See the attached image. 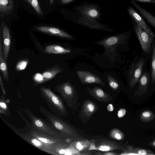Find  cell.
<instances>
[{"mask_svg": "<svg viewBox=\"0 0 155 155\" xmlns=\"http://www.w3.org/2000/svg\"><path fill=\"white\" fill-rule=\"evenodd\" d=\"M148 59L143 53L137 55L133 59L127 73L128 84L130 89H133L137 85L142 74L147 68Z\"/></svg>", "mask_w": 155, "mask_h": 155, "instance_id": "obj_1", "label": "cell"}, {"mask_svg": "<svg viewBox=\"0 0 155 155\" xmlns=\"http://www.w3.org/2000/svg\"><path fill=\"white\" fill-rule=\"evenodd\" d=\"M134 27L135 33L143 53L150 59L152 53V44L155 39L143 30L136 23L134 24Z\"/></svg>", "mask_w": 155, "mask_h": 155, "instance_id": "obj_2", "label": "cell"}, {"mask_svg": "<svg viewBox=\"0 0 155 155\" xmlns=\"http://www.w3.org/2000/svg\"><path fill=\"white\" fill-rule=\"evenodd\" d=\"M151 75L150 70L147 68L144 71L138 81V87L134 95L140 96L145 94L150 85Z\"/></svg>", "mask_w": 155, "mask_h": 155, "instance_id": "obj_3", "label": "cell"}, {"mask_svg": "<svg viewBox=\"0 0 155 155\" xmlns=\"http://www.w3.org/2000/svg\"><path fill=\"white\" fill-rule=\"evenodd\" d=\"M76 73L82 83H96L103 86H106V84L99 77L89 71L79 70Z\"/></svg>", "mask_w": 155, "mask_h": 155, "instance_id": "obj_4", "label": "cell"}, {"mask_svg": "<svg viewBox=\"0 0 155 155\" xmlns=\"http://www.w3.org/2000/svg\"><path fill=\"white\" fill-rule=\"evenodd\" d=\"M127 10L129 15L135 22L151 36L155 39V34L137 12L130 6L128 7Z\"/></svg>", "mask_w": 155, "mask_h": 155, "instance_id": "obj_5", "label": "cell"}, {"mask_svg": "<svg viewBox=\"0 0 155 155\" xmlns=\"http://www.w3.org/2000/svg\"><path fill=\"white\" fill-rule=\"evenodd\" d=\"M130 33V31L127 34H123L118 36H112L101 41L97 43L99 45H103L105 47L111 46L117 43L125 44L129 40Z\"/></svg>", "mask_w": 155, "mask_h": 155, "instance_id": "obj_6", "label": "cell"}, {"mask_svg": "<svg viewBox=\"0 0 155 155\" xmlns=\"http://www.w3.org/2000/svg\"><path fill=\"white\" fill-rule=\"evenodd\" d=\"M95 144V150L108 152L116 150L122 149L124 148L120 144L112 141L103 139Z\"/></svg>", "mask_w": 155, "mask_h": 155, "instance_id": "obj_7", "label": "cell"}, {"mask_svg": "<svg viewBox=\"0 0 155 155\" xmlns=\"http://www.w3.org/2000/svg\"><path fill=\"white\" fill-rule=\"evenodd\" d=\"M36 28L40 32L49 35L68 39H72L73 38L71 35L56 28L41 26L37 27Z\"/></svg>", "mask_w": 155, "mask_h": 155, "instance_id": "obj_8", "label": "cell"}, {"mask_svg": "<svg viewBox=\"0 0 155 155\" xmlns=\"http://www.w3.org/2000/svg\"><path fill=\"white\" fill-rule=\"evenodd\" d=\"M87 91L93 97L100 101L108 103L112 99V97L99 87H95L93 88H88Z\"/></svg>", "mask_w": 155, "mask_h": 155, "instance_id": "obj_9", "label": "cell"}, {"mask_svg": "<svg viewBox=\"0 0 155 155\" xmlns=\"http://www.w3.org/2000/svg\"><path fill=\"white\" fill-rule=\"evenodd\" d=\"M59 91L62 95L69 101L71 107V102L74 96V91L72 85L68 82L62 83L58 86Z\"/></svg>", "mask_w": 155, "mask_h": 155, "instance_id": "obj_10", "label": "cell"}, {"mask_svg": "<svg viewBox=\"0 0 155 155\" xmlns=\"http://www.w3.org/2000/svg\"><path fill=\"white\" fill-rule=\"evenodd\" d=\"M3 40V52L4 58L6 61L9 53L11 43V38L9 30L6 26H4L2 30Z\"/></svg>", "mask_w": 155, "mask_h": 155, "instance_id": "obj_11", "label": "cell"}, {"mask_svg": "<svg viewBox=\"0 0 155 155\" xmlns=\"http://www.w3.org/2000/svg\"><path fill=\"white\" fill-rule=\"evenodd\" d=\"M130 1L143 17L155 29V17L146 9L140 6L134 0Z\"/></svg>", "mask_w": 155, "mask_h": 155, "instance_id": "obj_12", "label": "cell"}, {"mask_svg": "<svg viewBox=\"0 0 155 155\" xmlns=\"http://www.w3.org/2000/svg\"><path fill=\"white\" fill-rule=\"evenodd\" d=\"M97 109V107L93 102L87 100L83 104L81 115L83 117L88 118L93 114Z\"/></svg>", "mask_w": 155, "mask_h": 155, "instance_id": "obj_13", "label": "cell"}, {"mask_svg": "<svg viewBox=\"0 0 155 155\" xmlns=\"http://www.w3.org/2000/svg\"><path fill=\"white\" fill-rule=\"evenodd\" d=\"M152 53L150 58V64L151 79L150 86L152 88H155V40L152 44Z\"/></svg>", "mask_w": 155, "mask_h": 155, "instance_id": "obj_14", "label": "cell"}, {"mask_svg": "<svg viewBox=\"0 0 155 155\" xmlns=\"http://www.w3.org/2000/svg\"><path fill=\"white\" fill-rule=\"evenodd\" d=\"M42 91L63 112H64L65 110L62 103L59 98L54 94L48 88L44 87L42 88Z\"/></svg>", "mask_w": 155, "mask_h": 155, "instance_id": "obj_15", "label": "cell"}, {"mask_svg": "<svg viewBox=\"0 0 155 155\" xmlns=\"http://www.w3.org/2000/svg\"><path fill=\"white\" fill-rule=\"evenodd\" d=\"M46 53L49 54H64L70 53L71 51L57 45H50L46 46L45 48Z\"/></svg>", "mask_w": 155, "mask_h": 155, "instance_id": "obj_16", "label": "cell"}, {"mask_svg": "<svg viewBox=\"0 0 155 155\" xmlns=\"http://www.w3.org/2000/svg\"><path fill=\"white\" fill-rule=\"evenodd\" d=\"M62 71V68L57 66L49 68L42 74L43 81H46L52 79L57 74Z\"/></svg>", "mask_w": 155, "mask_h": 155, "instance_id": "obj_17", "label": "cell"}, {"mask_svg": "<svg viewBox=\"0 0 155 155\" xmlns=\"http://www.w3.org/2000/svg\"><path fill=\"white\" fill-rule=\"evenodd\" d=\"M14 4L13 0H0V12L8 13L13 10Z\"/></svg>", "mask_w": 155, "mask_h": 155, "instance_id": "obj_18", "label": "cell"}, {"mask_svg": "<svg viewBox=\"0 0 155 155\" xmlns=\"http://www.w3.org/2000/svg\"><path fill=\"white\" fill-rule=\"evenodd\" d=\"M91 143L87 140H75L72 143V146L77 150L81 151L89 149Z\"/></svg>", "mask_w": 155, "mask_h": 155, "instance_id": "obj_19", "label": "cell"}, {"mask_svg": "<svg viewBox=\"0 0 155 155\" xmlns=\"http://www.w3.org/2000/svg\"><path fill=\"white\" fill-rule=\"evenodd\" d=\"M2 50H0V70L4 79L8 81L9 80L8 68L4 58Z\"/></svg>", "mask_w": 155, "mask_h": 155, "instance_id": "obj_20", "label": "cell"}, {"mask_svg": "<svg viewBox=\"0 0 155 155\" xmlns=\"http://www.w3.org/2000/svg\"><path fill=\"white\" fill-rule=\"evenodd\" d=\"M155 118V115L151 111L146 110L142 112L140 114V120L144 122H149L153 120Z\"/></svg>", "mask_w": 155, "mask_h": 155, "instance_id": "obj_21", "label": "cell"}, {"mask_svg": "<svg viewBox=\"0 0 155 155\" xmlns=\"http://www.w3.org/2000/svg\"><path fill=\"white\" fill-rule=\"evenodd\" d=\"M128 150L137 155H155V153L150 150L128 146L127 148Z\"/></svg>", "mask_w": 155, "mask_h": 155, "instance_id": "obj_22", "label": "cell"}, {"mask_svg": "<svg viewBox=\"0 0 155 155\" xmlns=\"http://www.w3.org/2000/svg\"><path fill=\"white\" fill-rule=\"evenodd\" d=\"M110 136L112 138L118 140H122L124 138V134L117 128L113 129L110 134Z\"/></svg>", "mask_w": 155, "mask_h": 155, "instance_id": "obj_23", "label": "cell"}, {"mask_svg": "<svg viewBox=\"0 0 155 155\" xmlns=\"http://www.w3.org/2000/svg\"><path fill=\"white\" fill-rule=\"evenodd\" d=\"M107 77L109 84L111 88L114 91L117 90L119 87V85L117 80L110 74L107 75Z\"/></svg>", "mask_w": 155, "mask_h": 155, "instance_id": "obj_24", "label": "cell"}, {"mask_svg": "<svg viewBox=\"0 0 155 155\" xmlns=\"http://www.w3.org/2000/svg\"><path fill=\"white\" fill-rule=\"evenodd\" d=\"M34 8L36 12L39 15H42L43 12L40 8L38 0H25Z\"/></svg>", "mask_w": 155, "mask_h": 155, "instance_id": "obj_25", "label": "cell"}, {"mask_svg": "<svg viewBox=\"0 0 155 155\" xmlns=\"http://www.w3.org/2000/svg\"><path fill=\"white\" fill-rule=\"evenodd\" d=\"M85 13L87 16L93 18L97 17L99 15L98 11L94 9H89L86 11Z\"/></svg>", "mask_w": 155, "mask_h": 155, "instance_id": "obj_26", "label": "cell"}, {"mask_svg": "<svg viewBox=\"0 0 155 155\" xmlns=\"http://www.w3.org/2000/svg\"><path fill=\"white\" fill-rule=\"evenodd\" d=\"M28 61L27 60H23L18 63L16 66V69L18 71H20L24 69L26 67Z\"/></svg>", "mask_w": 155, "mask_h": 155, "instance_id": "obj_27", "label": "cell"}, {"mask_svg": "<svg viewBox=\"0 0 155 155\" xmlns=\"http://www.w3.org/2000/svg\"><path fill=\"white\" fill-rule=\"evenodd\" d=\"M126 112V111L125 109H120L118 111L117 113L118 117L120 118L123 117L125 115Z\"/></svg>", "mask_w": 155, "mask_h": 155, "instance_id": "obj_28", "label": "cell"}, {"mask_svg": "<svg viewBox=\"0 0 155 155\" xmlns=\"http://www.w3.org/2000/svg\"><path fill=\"white\" fill-rule=\"evenodd\" d=\"M34 122L35 125L38 127H41L44 126L42 122L39 120L36 119L34 121Z\"/></svg>", "mask_w": 155, "mask_h": 155, "instance_id": "obj_29", "label": "cell"}, {"mask_svg": "<svg viewBox=\"0 0 155 155\" xmlns=\"http://www.w3.org/2000/svg\"><path fill=\"white\" fill-rule=\"evenodd\" d=\"M143 2L152 3L155 4V0H135Z\"/></svg>", "mask_w": 155, "mask_h": 155, "instance_id": "obj_30", "label": "cell"}, {"mask_svg": "<svg viewBox=\"0 0 155 155\" xmlns=\"http://www.w3.org/2000/svg\"><path fill=\"white\" fill-rule=\"evenodd\" d=\"M107 110L110 111H112L114 109V107L111 104H109L107 106Z\"/></svg>", "mask_w": 155, "mask_h": 155, "instance_id": "obj_31", "label": "cell"}, {"mask_svg": "<svg viewBox=\"0 0 155 155\" xmlns=\"http://www.w3.org/2000/svg\"><path fill=\"white\" fill-rule=\"evenodd\" d=\"M0 85L1 86V88L2 89V91L4 93H5V90L4 89V86H3V81L2 79L1 74H0Z\"/></svg>", "mask_w": 155, "mask_h": 155, "instance_id": "obj_32", "label": "cell"}, {"mask_svg": "<svg viewBox=\"0 0 155 155\" xmlns=\"http://www.w3.org/2000/svg\"><path fill=\"white\" fill-rule=\"evenodd\" d=\"M101 154L104 155H117V154L116 153L114 152H106L104 153H103Z\"/></svg>", "mask_w": 155, "mask_h": 155, "instance_id": "obj_33", "label": "cell"}, {"mask_svg": "<svg viewBox=\"0 0 155 155\" xmlns=\"http://www.w3.org/2000/svg\"><path fill=\"white\" fill-rule=\"evenodd\" d=\"M74 0H61V2L62 4H65L68 3Z\"/></svg>", "mask_w": 155, "mask_h": 155, "instance_id": "obj_34", "label": "cell"}, {"mask_svg": "<svg viewBox=\"0 0 155 155\" xmlns=\"http://www.w3.org/2000/svg\"><path fill=\"white\" fill-rule=\"evenodd\" d=\"M39 140L43 142L44 143H47V140L45 138H38Z\"/></svg>", "mask_w": 155, "mask_h": 155, "instance_id": "obj_35", "label": "cell"}, {"mask_svg": "<svg viewBox=\"0 0 155 155\" xmlns=\"http://www.w3.org/2000/svg\"><path fill=\"white\" fill-rule=\"evenodd\" d=\"M67 152L65 150L63 149L59 151V153L61 154H63Z\"/></svg>", "mask_w": 155, "mask_h": 155, "instance_id": "obj_36", "label": "cell"}, {"mask_svg": "<svg viewBox=\"0 0 155 155\" xmlns=\"http://www.w3.org/2000/svg\"><path fill=\"white\" fill-rule=\"evenodd\" d=\"M33 142L35 143V144L36 145H38L40 144V143L38 141L34 140L33 141Z\"/></svg>", "mask_w": 155, "mask_h": 155, "instance_id": "obj_37", "label": "cell"}, {"mask_svg": "<svg viewBox=\"0 0 155 155\" xmlns=\"http://www.w3.org/2000/svg\"><path fill=\"white\" fill-rule=\"evenodd\" d=\"M1 106L5 108L6 107V105L5 104L3 103H0Z\"/></svg>", "mask_w": 155, "mask_h": 155, "instance_id": "obj_38", "label": "cell"}, {"mask_svg": "<svg viewBox=\"0 0 155 155\" xmlns=\"http://www.w3.org/2000/svg\"><path fill=\"white\" fill-rule=\"evenodd\" d=\"M150 145L155 147V140L151 143Z\"/></svg>", "mask_w": 155, "mask_h": 155, "instance_id": "obj_39", "label": "cell"}, {"mask_svg": "<svg viewBox=\"0 0 155 155\" xmlns=\"http://www.w3.org/2000/svg\"><path fill=\"white\" fill-rule=\"evenodd\" d=\"M54 0H50L49 2L50 5L51 6L53 3Z\"/></svg>", "mask_w": 155, "mask_h": 155, "instance_id": "obj_40", "label": "cell"}, {"mask_svg": "<svg viewBox=\"0 0 155 155\" xmlns=\"http://www.w3.org/2000/svg\"><path fill=\"white\" fill-rule=\"evenodd\" d=\"M66 141L68 143H69L71 141V140L70 139H67L66 140Z\"/></svg>", "mask_w": 155, "mask_h": 155, "instance_id": "obj_41", "label": "cell"}]
</instances>
